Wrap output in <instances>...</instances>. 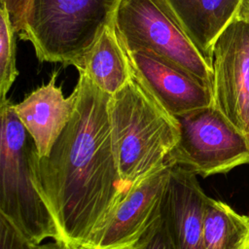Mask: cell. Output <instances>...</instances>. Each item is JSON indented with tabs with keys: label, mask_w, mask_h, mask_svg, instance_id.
<instances>
[{
	"label": "cell",
	"mask_w": 249,
	"mask_h": 249,
	"mask_svg": "<svg viewBox=\"0 0 249 249\" xmlns=\"http://www.w3.org/2000/svg\"><path fill=\"white\" fill-rule=\"evenodd\" d=\"M6 5V9L9 13V17L12 25L16 33H19L25 22L26 14L31 0H3Z\"/></svg>",
	"instance_id": "cell-18"
},
{
	"label": "cell",
	"mask_w": 249,
	"mask_h": 249,
	"mask_svg": "<svg viewBox=\"0 0 249 249\" xmlns=\"http://www.w3.org/2000/svg\"><path fill=\"white\" fill-rule=\"evenodd\" d=\"M132 249H173L161 215Z\"/></svg>",
	"instance_id": "cell-16"
},
{
	"label": "cell",
	"mask_w": 249,
	"mask_h": 249,
	"mask_svg": "<svg viewBox=\"0 0 249 249\" xmlns=\"http://www.w3.org/2000/svg\"><path fill=\"white\" fill-rule=\"evenodd\" d=\"M249 247V214L234 211L224 201L207 198L202 249H247Z\"/></svg>",
	"instance_id": "cell-14"
},
{
	"label": "cell",
	"mask_w": 249,
	"mask_h": 249,
	"mask_svg": "<svg viewBox=\"0 0 249 249\" xmlns=\"http://www.w3.org/2000/svg\"><path fill=\"white\" fill-rule=\"evenodd\" d=\"M173 165L167 163L128 190L101 231L93 249H132L160 218Z\"/></svg>",
	"instance_id": "cell-9"
},
{
	"label": "cell",
	"mask_w": 249,
	"mask_h": 249,
	"mask_svg": "<svg viewBox=\"0 0 249 249\" xmlns=\"http://www.w3.org/2000/svg\"><path fill=\"white\" fill-rule=\"evenodd\" d=\"M7 218L0 214V249H37Z\"/></svg>",
	"instance_id": "cell-17"
},
{
	"label": "cell",
	"mask_w": 249,
	"mask_h": 249,
	"mask_svg": "<svg viewBox=\"0 0 249 249\" xmlns=\"http://www.w3.org/2000/svg\"><path fill=\"white\" fill-rule=\"evenodd\" d=\"M0 214L36 245L46 238L59 241L53 218L34 185L35 145L9 99L0 102Z\"/></svg>",
	"instance_id": "cell-4"
},
{
	"label": "cell",
	"mask_w": 249,
	"mask_h": 249,
	"mask_svg": "<svg viewBox=\"0 0 249 249\" xmlns=\"http://www.w3.org/2000/svg\"><path fill=\"white\" fill-rule=\"evenodd\" d=\"M179 141L167 158L173 166L208 177L249 164V135L213 104L177 117Z\"/></svg>",
	"instance_id": "cell-6"
},
{
	"label": "cell",
	"mask_w": 249,
	"mask_h": 249,
	"mask_svg": "<svg viewBox=\"0 0 249 249\" xmlns=\"http://www.w3.org/2000/svg\"><path fill=\"white\" fill-rule=\"evenodd\" d=\"M37 249H72L65 244L58 242V241H53V242H48L45 244H40L38 245Z\"/></svg>",
	"instance_id": "cell-20"
},
{
	"label": "cell",
	"mask_w": 249,
	"mask_h": 249,
	"mask_svg": "<svg viewBox=\"0 0 249 249\" xmlns=\"http://www.w3.org/2000/svg\"><path fill=\"white\" fill-rule=\"evenodd\" d=\"M76 68L85 73L97 88L111 95L131 79L129 60L117 35L113 19L104 27Z\"/></svg>",
	"instance_id": "cell-13"
},
{
	"label": "cell",
	"mask_w": 249,
	"mask_h": 249,
	"mask_svg": "<svg viewBox=\"0 0 249 249\" xmlns=\"http://www.w3.org/2000/svg\"><path fill=\"white\" fill-rule=\"evenodd\" d=\"M213 105L249 135V22L235 17L212 50Z\"/></svg>",
	"instance_id": "cell-7"
},
{
	"label": "cell",
	"mask_w": 249,
	"mask_h": 249,
	"mask_svg": "<svg viewBox=\"0 0 249 249\" xmlns=\"http://www.w3.org/2000/svg\"><path fill=\"white\" fill-rule=\"evenodd\" d=\"M113 155L127 189L160 169L180 137L177 117L132 75L108 106Z\"/></svg>",
	"instance_id": "cell-2"
},
{
	"label": "cell",
	"mask_w": 249,
	"mask_h": 249,
	"mask_svg": "<svg viewBox=\"0 0 249 249\" xmlns=\"http://www.w3.org/2000/svg\"><path fill=\"white\" fill-rule=\"evenodd\" d=\"M196 48L212 67L213 45L236 17L242 0H164Z\"/></svg>",
	"instance_id": "cell-12"
},
{
	"label": "cell",
	"mask_w": 249,
	"mask_h": 249,
	"mask_svg": "<svg viewBox=\"0 0 249 249\" xmlns=\"http://www.w3.org/2000/svg\"><path fill=\"white\" fill-rule=\"evenodd\" d=\"M236 17L249 22V0L241 1L238 11H237V14H236Z\"/></svg>",
	"instance_id": "cell-19"
},
{
	"label": "cell",
	"mask_w": 249,
	"mask_h": 249,
	"mask_svg": "<svg viewBox=\"0 0 249 249\" xmlns=\"http://www.w3.org/2000/svg\"><path fill=\"white\" fill-rule=\"evenodd\" d=\"M247 249H249V247H248V248H247Z\"/></svg>",
	"instance_id": "cell-21"
},
{
	"label": "cell",
	"mask_w": 249,
	"mask_h": 249,
	"mask_svg": "<svg viewBox=\"0 0 249 249\" xmlns=\"http://www.w3.org/2000/svg\"><path fill=\"white\" fill-rule=\"evenodd\" d=\"M57 73L50 81L29 93L22 101L14 104L15 111L30 135L37 155L42 158L50 154L54 142L71 120L77 94L75 89L65 97L56 86Z\"/></svg>",
	"instance_id": "cell-11"
},
{
	"label": "cell",
	"mask_w": 249,
	"mask_h": 249,
	"mask_svg": "<svg viewBox=\"0 0 249 249\" xmlns=\"http://www.w3.org/2000/svg\"><path fill=\"white\" fill-rule=\"evenodd\" d=\"M119 0H31L21 40L40 61L77 67L113 19Z\"/></svg>",
	"instance_id": "cell-3"
},
{
	"label": "cell",
	"mask_w": 249,
	"mask_h": 249,
	"mask_svg": "<svg viewBox=\"0 0 249 249\" xmlns=\"http://www.w3.org/2000/svg\"><path fill=\"white\" fill-rule=\"evenodd\" d=\"M76 106L50 154L34 147V185L48 206L59 241L72 249H93L129 189L116 166L108 106L111 94L79 71Z\"/></svg>",
	"instance_id": "cell-1"
},
{
	"label": "cell",
	"mask_w": 249,
	"mask_h": 249,
	"mask_svg": "<svg viewBox=\"0 0 249 249\" xmlns=\"http://www.w3.org/2000/svg\"><path fill=\"white\" fill-rule=\"evenodd\" d=\"M0 102L16 81L18 71L16 63V31L12 25L5 2L0 0Z\"/></svg>",
	"instance_id": "cell-15"
},
{
	"label": "cell",
	"mask_w": 249,
	"mask_h": 249,
	"mask_svg": "<svg viewBox=\"0 0 249 249\" xmlns=\"http://www.w3.org/2000/svg\"><path fill=\"white\" fill-rule=\"evenodd\" d=\"M113 22L125 50L153 52L182 66L212 88V67L164 0H119Z\"/></svg>",
	"instance_id": "cell-5"
},
{
	"label": "cell",
	"mask_w": 249,
	"mask_h": 249,
	"mask_svg": "<svg viewBox=\"0 0 249 249\" xmlns=\"http://www.w3.org/2000/svg\"><path fill=\"white\" fill-rule=\"evenodd\" d=\"M207 198L195 173L173 167L160 214L173 249H202Z\"/></svg>",
	"instance_id": "cell-10"
},
{
	"label": "cell",
	"mask_w": 249,
	"mask_h": 249,
	"mask_svg": "<svg viewBox=\"0 0 249 249\" xmlns=\"http://www.w3.org/2000/svg\"><path fill=\"white\" fill-rule=\"evenodd\" d=\"M124 51L132 75L173 116L213 104L212 88L182 66L147 50Z\"/></svg>",
	"instance_id": "cell-8"
}]
</instances>
